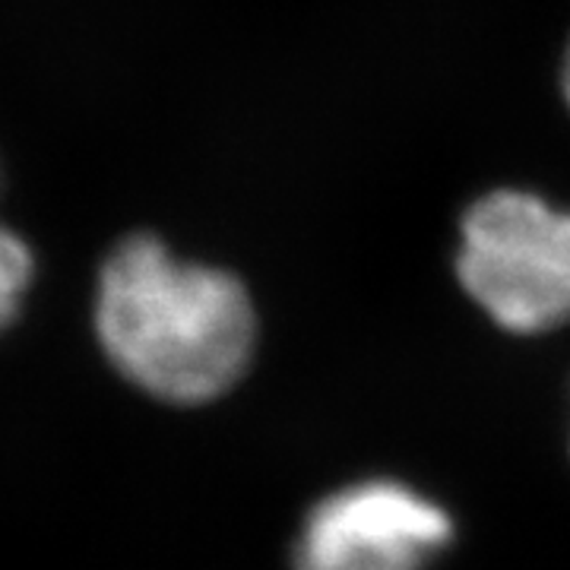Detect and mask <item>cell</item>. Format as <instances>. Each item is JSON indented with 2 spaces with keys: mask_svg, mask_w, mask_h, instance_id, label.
Here are the masks:
<instances>
[{
  "mask_svg": "<svg viewBox=\"0 0 570 570\" xmlns=\"http://www.w3.org/2000/svg\"><path fill=\"white\" fill-rule=\"evenodd\" d=\"M92 324L124 381L171 406L223 400L245 381L261 346L257 302L245 279L181 257L149 232L108 250Z\"/></svg>",
  "mask_w": 570,
  "mask_h": 570,
  "instance_id": "6da1fadb",
  "label": "cell"
},
{
  "mask_svg": "<svg viewBox=\"0 0 570 570\" xmlns=\"http://www.w3.org/2000/svg\"><path fill=\"white\" fill-rule=\"evenodd\" d=\"M453 276L501 333L561 330L570 324V209L527 187H491L460 216Z\"/></svg>",
  "mask_w": 570,
  "mask_h": 570,
  "instance_id": "7a4b0ae2",
  "label": "cell"
},
{
  "mask_svg": "<svg viewBox=\"0 0 570 570\" xmlns=\"http://www.w3.org/2000/svg\"><path fill=\"white\" fill-rule=\"evenodd\" d=\"M456 520L428 491L396 475L352 479L305 510L292 570H431L453 546Z\"/></svg>",
  "mask_w": 570,
  "mask_h": 570,
  "instance_id": "3957f363",
  "label": "cell"
},
{
  "mask_svg": "<svg viewBox=\"0 0 570 570\" xmlns=\"http://www.w3.org/2000/svg\"><path fill=\"white\" fill-rule=\"evenodd\" d=\"M36 279V257L20 232L0 223V333L17 321Z\"/></svg>",
  "mask_w": 570,
  "mask_h": 570,
  "instance_id": "277c9868",
  "label": "cell"
},
{
  "mask_svg": "<svg viewBox=\"0 0 570 570\" xmlns=\"http://www.w3.org/2000/svg\"><path fill=\"white\" fill-rule=\"evenodd\" d=\"M561 96H564V105L570 111V41L564 48V61H561Z\"/></svg>",
  "mask_w": 570,
  "mask_h": 570,
  "instance_id": "5b68a950",
  "label": "cell"
}]
</instances>
